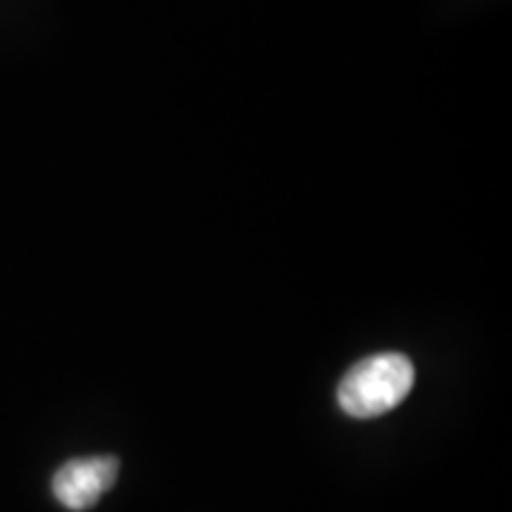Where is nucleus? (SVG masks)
I'll list each match as a JSON object with an SVG mask.
<instances>
[{"label":"nucleus","mask_w":512,"mask_h":512,"mask_svg":"<svg viewBox=\"0 0 512 512\" xmlns=\"http://www.w3.org/2000/svg\"><path fill=\"white\" fill-rule=\"evenodd\" d=\"M413 382L415 368L411 358L396 351H384L363 358L347 370L337 387V403L351 418H380L406 401Z\"/></svg>","instance_id":"1"},{"label":"nucleus","mask_w":512,"mask_h":512,"mask_svg":"<svg viewBox=\"0 0 512 512\" xmlns=\"http://www.w3.org/2000/svg\"><path fill=\"white\" fill-rule=\"evenodd\" d=\"M119 475V460L112 456L76 458L64 463L53 477V494L64 508L81 512L93 508Z\"/></svg>","instance_id":"2"}]
</instances>
